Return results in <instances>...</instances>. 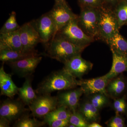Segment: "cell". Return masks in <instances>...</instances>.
Returning <instances> with one entry per match:
<instances>
[{"label": "cell", "instance_id": "cell-27", "mask_svg": "<svg viewBox=\"0 0 127 127\" xmlns=\"http://www.w3.org/2000/svg\"><path fill=\"white\" fill-rule=\"evenodd\" d=\"M17 22L16 13L12 11L10 14L9 18L2 26L0 31V33H6L15 31L20 28Z\"/></svg>", "mask_w": 127, "mask_h": 127}, {"label": "cell", "instance_id": "cell-4", "mask_svg": "<svg viewBox=\"0 0 127 127\" xmlns=\"http://www.w3.org/2000/svg\"><path fill=\"white\" fill-rule=\"evenodd\" d=\"M77 18L71 21L59 30L56 35L76 45L87 47L95 39L86 35L79 27Z\"/></svg>", "mask_w": 127, "mask_h": 127}, {"label": "cell", "instance_id": "cell-25", "mask_svg": "<svg viewBox=\"0 0 127 127\" xmlns=\"http://www.w3.org/2000/svg\"><path fill=\"white\" fill-rule=\"evenodd\" d=\"M25 114L15 122L13 127H40L46 124L43 121H39L35 118H31Z\"/></svg>", "mask_w": 127, "mask_h": 127}, {"label": "cell", "instance_id": "cell-5", "mask_svg": "<svg viewBox=\"0 0 127 127\" xmlns=\"http://www.w3.org/2000/svg\"><path fill=\"white\" fill-rule=\"evenodd\" d=\"M100 12L97 39L106 42L119 29L113 10L104 5L100 8Z\"/></svg>", "mask_w": 127, "mask_h": 127}, {"label": "cell", "instance_id": "cell-20", "mask_svg": "<svg viewBox=\"0 0 127 127\" xmlns=\"http://www.w3.org/2000/svg\"><path fill=\"white\" fill-rule=\"evenodd\" d=\"M23 86L18 89V94L20 100L25 105L29 106L37 96L32 86V79L30 76L26 77Z\"/></svg>", "mask_w": 127, "mask_h": 127}, {"label": "cell", "instance_id": "cell-26", "mask_svg": "<svg viewBox=\"0 0 127 127\" xmlns=\"http://www.w3.org/2000/svg\"><path fill=\"white\" fill-rule=\"evenodd\" d=\"M88 96V100L99 110L106 106L109 103V96L104 94L95 93Z\"/></svg>", "mask_w": 127, "mask_h": 127}, {"label": "cell", "instance_id": "cell-34", "mask_svg": "<svg viewBox=\"0 0 127 127\" xmlns=\"http://www.w3.org/2000/svg\"><path fill=\"white\" fill-rule=\"evenodd\" d=\"M101 125H100L97 122H93L89 124L88 127H102Z\"/></svg>", "mask_w": 127, "mask_h": 127}, {"label": "cell", "instance_id": "cell-22", "mask_svg": "<svg viewBox=\"0 0 127 127\" xmlns=\"http://www.w3.org/2000/svg\"><path fill=\"white\" fill-rule=\"evenodd\" d=\"M106 42L109 45L111 49L127 56V41L119 33V31Z\"/></svg>", "mask_w": 127, "mask_h": 127}, {"label": "cell", "instance_id": "cell-31", "mask_svg": "<svg viewBox=\"0 0 127 127\" xmlns=\"http://www.w3.org/2000/svg\"><path fill=\"white\" fill-rule=\"evenodd\" d=\"M108 127H126L125 123V119L119 114L116 113L114 116L106 123Z\"/></svg>", "mask_w": 127, "mask_h": 127}, {"label": "cell", "instance_id": "cell-7", "mask_svg": "<svg viewBox=\"0 0 127 127\" xmlns=\"http://www.w3.org/2000/svg\"><path fill=\"white\" fill-rule=\"evenodd\" d=\"M49 12L55 25V33L53 38L55 37L58 32L63 27L68 24L72 20L77 18L78 17V15L72 12L66 1L55 3L52 9Z\"/></svg>", "mask_w": 127, "mask_h": 127}, {"label": "cell", "instance_id": "cell-10", "mask_svg": "<svg viewBox=\"0 0 127 127\" xmlns=\"http://www.w3.org/2000/svg\"><path fill=\"white\" fill-rule=\"evenodd\" d=\"M25 106L20 100H5L0 106V117L6 118L11 123L15 122L28 111Z\"/></svg>", "mask_w": 127, "mask_h": 127}, {"label": "cell", "instance_id": "cell-28", "mask_svg": "<svg viewBox=\"0 0 127 127\" xmlns=\"http://www.w3.org/2000/svg\"><path fill=\"white\" fill-rule=\"evenodd\" d=\"M69 124L75 125L76 127H88L89 124L81 114L77 111L72 112L69 119Z\"/></svg>", "mask_w": 127, "mask_h": 127}, {"label": "cell", "instance_id": "cell-8", "mask_svg": "<svg viewBox=\"0 0 127 127\" xmlns=\"http://www.w3.org/2000/svg\"><path fill=\"white\" fill-rule=\"evenodd\" d=\"M32 22L39 33L41 43L47 46L54 36L55 32V24L50 12Z\"/></svg>", "mask_w": 127, "mask_h": 127}, {"label": "cell", "instance_id": "cell-3", "mask_svg": "<svg viewBox=\"0 0 127 127\" xmlns=\"http://www.w3.org/2000/svg\"><path fill=\"white\" fill-rule=\"evenodd\" d=\"M100 17V8H81L77 18L78 25L88 36L97 39Z\"/></svg>", "mask_w": 127, "mask_h": 127}, {"label": "cell", "instance_id": "cell-29", "mask_svg": "<svg viewBox=\"0 0 127 127\" xmlns=\"http://www.w3.org/2000/svg\"><path fill=\"white\" fill-rule=\"evenodd\" d=\"M112 107L116 113H126L127 106L125 97L115 99L113 103Z\"/></svg>", "mask_w": 127, "mask_h": 127}, {"label": "cell", "instance_id": "cell-9", "mask_svg": "<svg viewBox=\"0 0 127 127\" xmlns=\"http://www.w3.org/2000/svg\"><path fill=\"white\" fill-rule=\"evenodd\" d=\"M19 31L23 52L36 51L35 47L38 43H41V40L32 21L23 24L19 28Z\"/></svg>", "mask_w": 127, "mask_h": 127}, {"label": "cell", "instance_id": "cell-2", "mask_svg": "<svg viewBox=\"0 0 127 127\" xmlns=\"http://www.w3.org/2000/svg\"><path fill=\"white\" fill-rule=\"evenodd\" d=\"M46 47L48 57L64 64L73 57L81 55L86 47L76 45L56 35Z\"/></svg>", "mask_w": 127, "mask_h": 127}, {"label": "cell", "instance_id": "cell-11", "mask_svg": "<svg viewBox=\"0 0 127 127\" xmlns=\"http://www.w3.org/2000/svg\"><path fill=\"white\" fill-rule=\"evenodd\" d=\"M42 59V57L36 56L7 63L16 75L21 77H26L34 72Z\"/></svg>", "mask_w": 127, "mask_h": 127}, {"label": "cell", "instance_id": "cell-6", "mask_svg": "<svg viewBox=\"0 0 127 127\" xmlns=\"http://www.w3.org/2000/svg\"><path fill=\"white\" fill-rule=\"evenodd\" d=\"M58 106L57 96H52L50 94H44L37 96L28 106L34 117L44 118L56 109Z\"/></svg>", "mask_w": 127, "mask_h": 127}, {"label": "cell", "instance_id": "cell-15", "mask_svg": "<svg viewBox=\"0 0 127 127\" xmlns=\"http://www.w3.org/2000/svg\"><path fill=\"white\" fill-rule=\"evenodd\" d=\"M3 49L23 52L19 29L15 31L0 34V50Z\"/></svg>", "mask_w": 127, "mask_h": 127}, {"label": "cell", "instance_id": "cell-36", "mask_svg": "<svg viewBox=\"0 0 127 127\" xmlns=\"http://www.w3.org/2000/svg\"><path fill=\"white\" fill-rule=\"evenodd\" d=\"M55 3L65 2V0H55Z\"/></svg>", "mask_w": 127, "mask_h": 127}, {"label": "cell", "instance_id": "cell-1", "mask_svg": "<svg viewBox=\"0 0 127 127\" xmlns=\"http://www.w3.org/2000/svg\"><path fill=\"white\" fill-rule=\"evenodd\" d=\"M78 80L64 68L53 72L39 84L35 92L39 95L51 94L57 91H66L79 86Z\"/></svg>", "mask_w": 127, "mask_h": 127}, {"label": "cell", "instance_id": "cell-37", "mask_svg": "<svg viewBox=\"0 0 127 127\" xmlns=\"http://www.w3.org/2000/svg\"><path fill=\"white\" fill-rule=\"evenodd\" d=\"M122 0L127 1V0H121V1H122Z\"/></svg>", "mask_w": 127, "mask_h": 127}, {"label": "cell", "instance_id": "cell-23", "mask_svg": "<svg viewBox=\"0 0 127 127\" xmlns=\"http://www.w3.org/2000/svg\"><path fill=\"white\" fill-rule=\"evenodd\" d=\"M71 113L72 112L66 107H58L43 118V121L47 124L54 120H69Z\"/></svg>", "mask_w": 127, "mask_h": 127}, {"label": "cell", "instance_id": "cell-32", "mask_svg": "<svg viewBox=\"0 0 127 127\" xmlns=\"http://www.w3.org/2000/svg\"><path fill=\"white\" fill-rule=\"evenodd\" d=\"M69 124V120H57L51 121L47 123V124L50 127H67Z\"/></svg>", "mask_w": 127, "mask_h": 127}, {"label": "cell", "instance_id": "cell-35", "mask_svg": "<svg viewBox=\"0 0 127 127\" xmlns=\"http://www.w3.org/2000/svg\"><path fill=\"white\" fill-rule=\"evenodd\" d=\"M118 0H105V3H108L111 4H114Z\"/></svg>", "mask_w": 127, "mask_h": 127}, {"label": "cell", "instance_id": "cell-24", "mask_svg": "<svg viewBox=\"0 0 127 127\" xmlns=\"http://www.w3.org/2000/svg\"><path fill=\"white\" fill-rule=\"evenodd\" d=\"M113 10L120 29L127 23V1L122 0Z\"/></svg>", "mask_w": 127, "mask_h": 127}, {"label": "cell", "instance_id": "cell-30", "mask_svg": "<svg viewBox=\"0 0 127 127\" xmlns=\"http://www.w3.org/2000/svg\"><path fill=\"white\" fill-rule=\"evenodd\" d=\"M81 9L85 7L100 8L104 5L105 0H78Z\"/></svg>", "mask_w": 127, "mask_h": 127}, {"label": "cell", "instance_id": "cell-14", "mask_svg": "<svg viewBox=\"0 0 127 127\" xmlns=\"http://www.w3.org/2000/svg\"><path fill=\"white\" fill-rule=\"evenodd\" d=\"M110 80L104 76L88 79H80L79 86L87 96L97 93H102L107 95L106 87Z\"/></svg>", "mask_w": 127, "mask_h": 127}, {"label": "cell", "instance_id": "cell-21", "mask_svg": "<svg viewBox=\"0 0 127 127\" xmlns=\"http://www.w3.org/2000/svg\"><path fill=\"white\" fill-rule=\"evenodd\" d=\"M125 79L122 76L117 77L110 80L106 87L109 96L116 98L122 94L126 88Z\"/></svg>", "mask_w": 127, "mask_h": 127}, {"label": "cell", "instance_id": "cell-19", "mask_svg": "<svg viewBox=\"0 0 127 127\" xmlns=\"http://www.w3.org/2000/svg\"><path fill=\"white\" fill-rule=\"evenodd\" d=\"M39 56L40 55L36 51L25 52L6 49L0 50V60L3 63L17 61L28 58Z\"/></svg>", "mask_w": 127, "mask_h": 127}, {"label": "cell", "instance_id": "cell-12", "mask_svg": "<svg viewBox=\"0 0 127 127\" xmlns=\"http://www.w3.org/2000/svg\"><path fill=\"white\" fill-rule=\"evenodd\" d=\"M64 64L65 70L80 79L92 69L93 66L91 62L83 58L81 55L73 57Z\"/></svg>", "mask_w": 127, "mask_h": 127}, {"label": "cell", "instance_id": "cell-17", "mask_svg": "<svg viewBox=\"0 0 127 127\" xmlns=\"http://www.w3.org/2000/svg\"><path fill=\"white\" fill-rule=\"evenodd\" d=\"M19 88L16 86L10 74L5 71L2 65L0 68V89L1 95L12 98L18 94Z\"/></svg>", "mask_w": 127, "mask_h": 127}, {"label": "cell", "instance_id": "cell-16", "mask_svg": "<svg viewBox=\"0 0 127 127\" xmlns=\"http://www.w3.org/2000/svg\"><path fill=\"white\" fill-rule=\"evenodd\" d=\"M111 50L112 53V65L109 72L104 75V77L109 80L127 71V56Z\"/></svg>", "mask_w": 127, "mask_h": 127}, {"label": "cell", "instance_id": "cell-33", "mask_svg": "<svg viewBox=\"0 0 127 127\" xmlns=\"http://www.w3.org/2000/svg\"><path fill=\"white\" fill-rule=\"evenodd\" d=\"M11 123L5 118L0 117V127H10Z\"/></svg>", "mask_w": 127, "mask_h": 127}, {"label": "cell", "instance_id": "cell-13", "mask_svg": "<svg viewBox=\"0 0 127 127\" xmlns=\"http://www.w3.org/2000/svg\"><path fill=\"white\" fill-rule=\"evenodd\" d=\"M83 92L81 87L59 92L57 97L58 106L67 107L72 112L77 111L80 98Z\"/></svg>", "mask_w": 127, "mask_h": 127}, {"label": "cell", "instance_id": "cell-18", "mask_svg": "<svg viewBox=\"0 0 127 127\" xmlns=\"http://www.w3.org/2000/svg\"><path fill=\"white\" fill-rule=\"evenodd\" d=\"M77 111L80 113L89 124L97 122L100 120L99 110L88 100L79 102Z\"/></svg>", "mask_w": 127, "mask_h": 127}]
</instances>
